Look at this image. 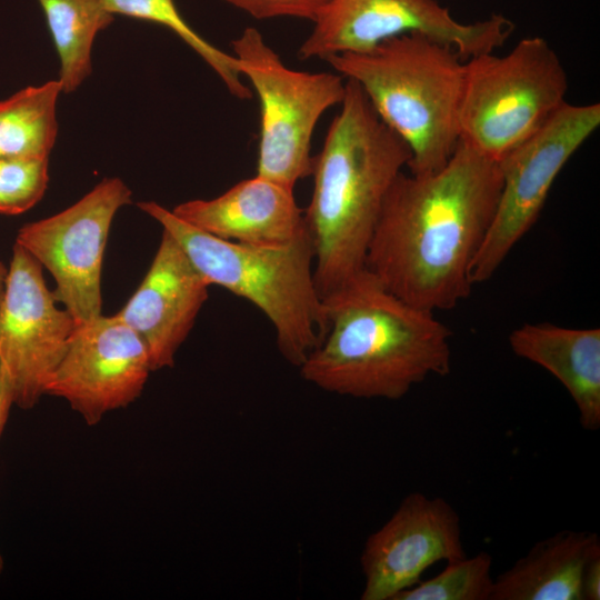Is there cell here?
<instances>
[{
	"label": "cell",
	"instance_id": "6da1fadb",
	"mask_svg": "<svg viewBox=\"0 0 600 600\" xmlns=\"http://www.w3.org/2000/svg\"><path fill=\"white\" fill-rule=\"evenodd\" d=\"M501 187L499 163L461 141L441 169L402 171L383 202L366 269L417 308L453 309L473 287L472 264Z\"/></svg>",
	"mask_w": 600,
	"mask_h": 600
},
{
	"label": "cell",
	"instance_id": "7a4b0ae2",
	"mask_svg": "<svg viewBox=\"0 0 600 600\" xmlns=\"http://www.w3.org/2000/svg\"><path fill=\"white\" fill-rule=\"evenodd\" d=\"M326 330L299 367L309 383L340 396L399 400L451 370V332L433 312L389 291L363 269L322 299Z\"/></svg>",
	"mask_w": 600,
	"mask_h": 600
},
{
	"label": "cell",
	"instance_id": "3957f363",
	"mask_svg": "<svg viewBox=\"0 0 600 600\" xmlns=\"http://www.w3.org/2000/svg\"><path fill=\"white\" fill-rule=\"evenodd\" d=\"M340 106L313 156V190L303 211L321 299L366 268L386 197L411 157L356 81L346 79Z\"/></svg>",
	"mask_w": 600,
	"mask_h": 600
},
{
	"label": "cell",
	"instance_id": "277c9868",
	"mask_svg": "<svg viewBox=\"0 0 600 600\" xmlns=\"http://www.w3.org/2000/svg\"><path fill=\"white\" fill-rule=\"evenodd\" d=\"M326 61L361 87L380 119L404 141L410 173H430L448 162L460 141L464 84V61L454 48L409 32Z\"/></svg>",
	"mask_w": 600,
	"mask_h": 600
},
{
	"label": "cell",
	"instance_id": "5b68a950",
	"mask_svg": "<svg viewBox=\"0 0 600 600\" xmlns=\"http://www.w3.org/2000/svg\"><path fill=\"white\" fill-rule=\"evenodd\" d=\"M181 247L199 273L254 304L276 331L280 354L300 367L326 330L314 281V250L306 230L288 243L233 242L198 229L154 201L137 204Z\"/></svg>",
	"mask_w": 600,
	"mask_h": 600
},
{
	"label": "cell",
	"instance_id": "8992f818",
	"mask_svg": "<svg viewBox=\"0 0 600 600\" xmlns=\"http://www.w3.org/2000/svg\"><path fill=\"white\" fill-rule=\"evenodd\" d=\"M564 67L546 39H521L504 56L488 52L464 61L460 141L500 161L564 102Z\"/></svg>",
	"mask_w": 600,
	"mask_h": 600
},
{
	"label": "cell",
	"instance_id": "52a82bcc",
	"mask_svg": "<svg viewBox=\"0 0 600 600\" xmlns=\"http://www.w3.org/2000/svg\"><path fill=\"white\" fill-rule=\"evenodd\" d=\"M231 44L241 76L260 101L257 174L294 188L311 176L316 124L341 103L346 79L337 72L288 68L256 28H246Z\"/></svg>",
	"mask_w": 600,
	"mask_h": 600
},
{
	"label": "cell",
	"instance_id": "ba28073f",
	"mask_svg": "<svg viewBox=\"0 0 600 600\" xmlns=\"http://www.w3.org/2000/svg\"><path fill=\"white\" fill-rule=\"evenodd\" d=\"M600 126V103L564 102L538 130L498 161L502 187L471 269L474 284L489 280L537 221L569 159Z\"/></svg>",
	"mask_w": 600,
	"mask_h": 600
},
{
	"label": "cell",
	"instance_id": "9c48e42d",
	"mask_svg": "<svg viewBox=\"0 0 600 600\" xmlns=\"http://www.w3.org/2000/svg\"><path fill=\"white\" fill-rule=\"evenodd\" d=\"M120 178H106L67 209L26 223L16 243L53 277L57 301L81 324L101 316V273L116 213L131 202Z\"/></svg>",
	"mask_w": 600,
	"mask_h": 600
},
{
	"label": "cell",
	"instance_id": "30bf717a",
	"mask_svg": "<svg viewBox=\"0 0 600 600\" xmlns=\"http://www.w3.org/2000/svg\"><path fill=\"white\" fill-rule=\"evenodd\" d=\"M313 23L298 50L301 60L367 51L409 32L447 43L468 60L502 47L514 29L500 14L461 23L437 0H331Z\"/></svg>",
	"mask_w": 600,
	"mask_h": 600
},
{
	"label": "cell",
	"instance_id": "8fae6325",
	"mask_svg": "<svg viewBox=\"0 0 600 600\" xmlns=\"http://www.w3.org/2000/svg\"><path fill=\"white\" fill-rule=\"evenodd\" d=\"M58 303L42 266L14 243L0 309V363L20 409L33 408L44 396L76 328L72 316Z\"/></svg>",
	"mask_w": 600,
	"mask_h": 600
},
{
	"label": "cell",
	"instance_id": "7c38bea8",
	"mask_svg": "<svg viewBox=\"0 0 600 600\" xmlns=\"http://www.w3.org/2000/svg\"><path fill=\"white\" fill-rule=\"evenodd\" d=\"M142 339L117 314L76 324L44 396L66 400L88 426L140 397L152 372Z\"/></svg>",
	"mask_w": 600,
	"mask_h": 600
},
{
	"label": "cell",
	"instance_id": "4fadbf2b",
	"mask_svg": "<svg viewBox=\"0 0 600 600\" xmlns=\"http://www.w3.org/2000/svg\"><path fill=\"white\" fill-rule=\"evenodd\" d=\"M466 556L457 510L441 497L412 492L364 543L360 598L394 600L432 564Z\"/></svg>",
	"mask_w": 600,
	"mask_h": 600
},
{
	"label": "cell",
	"instance_id": "5bb4252c",
	"mask_svg": "<svg viewBox=\"0 0 600 600\" xmlns=\"http://www.w3.org/2000/svg\"><path fill=\"white\" fill-rule=\"evenodd\" d=\"M210 284L166 231L140 286L117 316L144 342L153 371L174 364Z\"/></svg>",
	"mask_w": 600,
	"mask_h": 600
},
{
	"label": "cell",
	"instance_id": "9a60e30c",
	"mask_svg": "<svg viewBox=\"0 0 600 600\" xmlns=\"http://www.w3.org/2000/svg\"><path fill=\"white\" fill-rule=\"evenodd\" d=\"M171 211L214 237L247 244H283L306 230L293 188L258 174L217 198L184 201Z\"/></svg>",
	"mask_w": 600,
	"mask_h": 600
},
{
	"label": "cell",
	"instance_id": "2e32d148",
	"mask_svg": "<svg viewBox=\"0 0 600 600\" xmlns=\"http://www.w3.org/2000/svg\"><path fill=\"white\" fill-rule=\"evenodd\" d=\"M517 357L550 372L573 400L586 430L600 428V329L524 323L509 336Z\"/></svg>",
	"mask_w": 600,
	"mask_h": 600
},
{
	"label": "cell",
	"instance_id": "e0dca14e",
	"mask_svg": "<svg viewBox=\"0 0 600 600\" xmlns=\"http://www.w3.org/2000/svg\"><path fill=\"white\" fill-rule=\"evenodd\" d=\"M599 553L596 532H556L494 578L490 600H582L583 569Z\"/></svg>",
	"mask_w": 600,
	"mask_h": 600
},
{
	"label": "cell",
	"instance_id": "ac0fdd59",
	"mask_svg": "<svg viewBox=\"0 0 600 600\" xmlns=\"http://www.w3.org/2000/svg\"><path fill=\"white\" fill-rule=\"evenodd\" d=\"M59 58L62 92L77 90L91 74V52L97 34L114 16L100 0H38Z\"/></svg>",
	"mask_w": 600,
	"mask_h": 600
},
{
	"label": "cell",
	"instance_id": "d6986e66",
	"mask_svg": "<svg viewBox=\"0 0 600 600\" xmlns=\"http://www.w3.org/2000/svg\"><path fill=\"white\" fill-rule=\"evenodd\" d=\"M58 80L27 87L0 101V158L49 157L58 134Z\"/></svg>",
	"mask_w": 600,
	"mask_h": 600
},
{
	"label": "cell",
	"instance_id": "ffe728a7",
	"mask_svg": "<svg viewBox=\"0 0 600 600\" xmlns=\"http://www.w3.org/2000/svg\"><path fill=\"white\" fill-rule=\"evenodd\" d=\"M113 16L121 14L146 20L170 29L190 47L222 80L228 91L238 99L252 97L233 54H228L202 38L182 18L173 0H100Z\"/></svg>",
	"mask_w": 600,
	"mask_h": 600
},
{
	"label": "cell",
	"instance_id": "44dd1931",
	"mask_svg": "<svg viewBox=\"0 0 600 600\" xmlns=\"http://www.w3.org/2000/svg\"><path fill=\"white\" fill-rule=\"evenodd\" d=\"M492 562L486 551L447 562L440 573L400 592L394 600H490Z\"/></svg>",
	"mask_w": 600,
	"mask_h": 600
},
{
	"label": "cell",
	"instance_id": "7402d4cb",
	"mask_svg": "<svg viewBox=\"0 0 600 600\" xmlns=\"http://www.w3.org/2000/svg\"><path fill=\"white\" fill-rule=\"evenodd\" d=\"M49 182V157L0 158V213L20 214L43 197Z\"/></svg>",
	"mask_w": 600,
	"mask_h": 600
},
{
	"label": "cell",
	"instance_id": "603a6c76",
	"mask_svg": "<svg viewBox=\"0 0 600 600\" xmlns=\"http://www.w3.org/2000/svg\"><path fill=\"white\" fill-rule=\"evenodd\" d=\"M257 19L296 17L314 22L331 0H223Z\"/></svg>",
	"mask_w": 600,
	"mask_h": 600
},
{
	"label": "cell",
	"instance_id": "cb8c5ba5",
	"mask_svg": "<svg viewBox=\"0 0 600 600\" xmlns=\"http://www.w3.org/2000/svg\"><path fill=\"white\" fill-rule=\"evenodd\" d=\"M581 596L582 600L600 599V553L592 557L583 569Z\"/></svg>",
	"mask_w": 600,
	"mask_h": 600
},
{
	"label": "cell",
	"instance_id": "d4e9b609",
	"mask_svg": "<svg viewBox=\"0 0 600 600\" xmlns=\"http://www.w3.org/2000/svg\"><path fill=\"white\" fill-rule=\"evenodd\" d=\"M12 406H14L13 390L8 376L0 363V437L6 427Z\"/></svg>",
	"mask_w": 600,
	"mask_h": 600
},
{
	"label": "cell",
	"instance_id": "484cf974",
	"mask_svg": "<svg viewBox=\"0 0 600 600\" xmlns=\"http://www.w3.org/2000/svg\"><path fill=\"white\" fill-rule=\"evenodd\" d=\"M8 268L0 261V309L4 297Z\"/></svg>",
	"mask_w": 600,
	"mask_h": 600
},
{
	"label": "cell",
	"instance_id": "4316f807",
	"mask_svg": "<svg viewBox=\"0 0 600 600\" xmlns=\"http://www.w3.org/2000/svg\"><path fill=\"white\" fill-rule=\"evenodd\" d=\"M2 570H3V558L0 554V574H1Z\"/></svg>",
	"mask_w": 600,
	"mask_h": 600
}]
</instances>
